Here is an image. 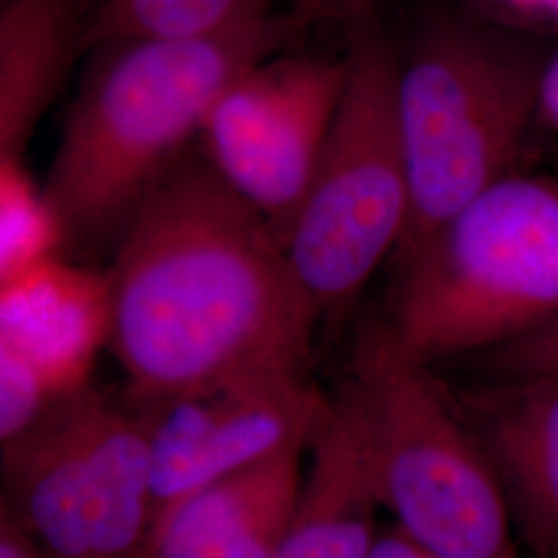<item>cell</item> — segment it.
Here are the masks:
<instances>
[{
    "label": "cell",
    "instance_id": "obj_14",
    "mask_svg": "<svg viewBox=\"0 0 558 558\" xmlns=\"http://www.w3.org/2000/svg\"><path fill=\"white\" fill-rule=\"evenodd\" d=\"M77 0H9L0 13V160L21 158L83 48Z\"/></svg>",
    "mask_w": 558,
    "mask_h": 558
},
{
    "label": "cell",
    "instance_id": "obj_22",
    "mask_svg": "<svg viewBox=\"0 0 558 558\" xmlns=\"http://www.w3.org/2000/svg\"><path fill=\"white\" fill-rule=\"evenodd\" d=\"M368 558H437L424 548H420L416 542L403 536L396 527L393 534L379 536L371 557Z\"/></svg>",
    "mask_w": 558,
    "mask_h": 558
},
{
    "label": "cell",
    "instance_id": "obj_17",
    "mask_svg": "<svg viewBox=\"0 0 558 558\" xmlns=\"http://www.w3.org/2000/svg\"><path fill=\"white\" fill-rule=\"evenodd\" d=\"M468 360H476L484 379L558 377V325Z\"/></svg>",
    "mask_w": 558,
    "mask_h": 558
},
{
    "label": "cell",
    "instance_id": "obj_10",
    "mask_svg": "<svg viewBox=\"0 0 558 558\" xmlns=\"http://www.w3.org/2000/svg\"><path fill=\"white\" fill-rule=\"evenodd\" d=\"M456 399L497 472L519 542L534 558H558V377L482 379Z\"/></svg>",
    "mask_w": 558,
    "mask_h": 558
},
{
    "label": "cell",
    "instance_id": "obj_8",
    "mask_svg": "<svg viewBox=\"0 0 558 558\" xmlns=\"http://www.w3.org/2000/svg\"><path fill=\"white\" fill-rule=\"evenodd\" d=\"M348 52L276 54L244 69L203 122L197 151L286 244L317 170Z\"/></svg>",
    "mask_w": 558,
    "mask_h": 558
},
{
    "label": "cell",
    "instance_id": "obj_1",
    "mask_svg": "<svg viewBox=\"0 0 558 558\" xmlns=\"http://www.w3.org/2000/svg\"><path fill=\"white\" fill-rule=\"evenodd\" d=\"M110 348L126 396L158 401L253 373H304L319 319L259 211L189 151L122 226Z\"/></svg>",
    "mask_w": 558,
    "mask_h": 558
},
{
    "label": "cell",
    "instance_id": "obj_11",
    "mask_svg": "<svg viewBox=\"0 0 558 558\" xmlns=\"http://www.w3.org/2000/svg\"><path fill=\"white\" fill-rule=\"evenodd\" d=\"M110 333L108 271L54 257L0 283V354L32 368L54 398L92 383Z\"/></svg>",
    "mask_w": 558,
    "mask_h": 558
},
{
    "label": "cell",
    "instance_id": "obj_15",
    "mask_svg": "<svg viewBox=\"0 0 558 558\" xmlns=\"http://www.w3.org/2000/svg\"><path fill=\"white\" fill-rule=\"evenodd\" d=\"M276 0H101L83 48L126 38H207L274 15Z\"/></svg>",
    "mask_w": 558,
    "mask_h": 558
},
{
    "label": "cell",
    "instance_id": "obj_19",
    "mask_svg": "<svg viewBox=\"0 0 558 558\" xmlns=\"http://www.w3.org/2000/svg\"><path fill=\"white\" fill-rule=\"evenodd\" d=\"M385 0H292V15L306 25L315 21L368 20Z\"/></svg>",
    "mask_w": 558,
    "mask_h": 558
},
{
    "label": "cell",
    "instance_id": "obj_9",
    "mask_svg": "<svg viewBox=\"0 0 558 558\" xmlns=\"http://www.w3.org/2000/svg\"><path fill=\"white\" fill-rule=\"evenodd\" d=\"M137 405L149 428L156 527L201 488L308 447L329 398L304 373H253Z\"/></svg>",
    "mask_w": 558,
    "mask_h": 558
},
{
    "label": "cell",
    "instance_id": "obj_2",
    "mask_svg": "<svg viewBox=\"0 0 558 558\" xmlns=\"http://www.w3.org/2000/svg\"><path fill=\"white\" fill-rule=\"evenodd\" d=\"M306 27L274 13L207 38L94 46L44 184L66 242L120 234L149 189L193 151L221 92Z\"/></svg>",
    "mask_w": 558,
    "mask_h": 558
},
{
    "label": "cell",
    "instance_id": "obj_20",
    "mask_svg": "<svg viewBox=\"0 0 558 558\" xmlns=\"http://www.w3.org/2000/svg\"><path fill=\"white\" fill-rule=\"evenodd\" d=\"M0 558H44L36 542L2 505H0Z\"/></svg>",
    "mask_w": 558,
    "mask_h": 558
},
{
    "label": "cell",
    "instance_id": "obj_18",
    "mask_svg": "<svg viewBox=\"0 0 558 558\" xmlns=\"http://www.w3.org/2000/svg\"><path fill=\"white\" fill-rule=\"evenodd\" d=\"M470 9L527 36L558 34V0H468Z\"/></svg>",
    "mask_w": 558,
    "mask_h": 558
},
{
    "label": "cell",
    "instance_id": "obj_21",
    "mask_svg": "<svg viewBox=\"0 0 558 558\" xmlns=\"http://www.w3.org/2000/svg\"><path fill=\"white\" fill-rule=\"evenodd\" d=\"M539 119L558 131V52L550 54L539 87Z\"/></svg>",
    "mask_w": 558,
    "mask_h": 558
},
{
    "label": "cell",
    "instance_id": "obj_12",
    "mask_svg": "<svg viewBox=\"0 0 558 558\" xmlns=\"http://www.w3.org/2000/svg\"><path fill=\"white\" fill-rule=\"evenodd\" d=\"M292 445L179 502L156 523L145 558H274L302 490Z\"/></svg>",
    "mask_w": 558,
    "mask_h": 558
},
{
    "label": "cell",
    "instance_id": "obj_7",
    "mask_svg": "<svg viewBox=\"0 0 558 558\" xmlns=\"http://www.w3.org/2000/svg\"><path fill=\"white\" fill-rule=\"evenodd\" d=\"M2 488L44 558L147 557L156 505L141 405L92 383L60 398L2 442Z\"/></svg>",
    "mask_w": 558,
    "mask_h": 558
},
{
    "label": "cell",
    "instance_id": "obj_13",
    "mask_svg": "<svg viewBox=\"0 0 558 558\" xmlns=\"http://www.w3.org/2000/svg\"><path fill=\"white\" fill-rule=\"evenodd\" d=\"M299 505L274 558H368L380 509L366 440L345 389L329 399L308 445Z\"/></svg>",
    "mask_w": 558,
    "mask_h": 558
},
{
    "label": "cell",
    "instance_id": "obj_4",
    "mask_svg": "<svg viewBox=\"0 0 558 558\" xmlns=\"http://www.w3.org/2000/svg\"><path fill=\"white\" fill-rule=\"evenodd\" d=\"M385 323L426 364L558 325V177L519 170L468 203L398 263Z\"/></svg>",
    "mask_w": 558,
    "mask_h": 558
},
{
    "label": "cell",
    "instance_id": "obj_6",
    "mask_svg": "<svg viewBox=\"0 0 558 558\" xmlns=\"http://www.w3.org/2000/svg\"><path fill=\"white\" fill-rule=\"evenodd\" d=\"M348 81L317 170L286 239V255L320 315L359 296L398 253L410 220L399 135L398 48L366 25L348 50Z\"/></svg>",
    "mask_w": 558,
    "mask_h": 558
},
{
    "label": "cell",
    "instance_id": "obj_3",
    "mask_svg": "<svg viewBox=\"0 0 558 558\" xmlns=\"http://www.w3.org/2000/svg\"><path fill=\"white\" fill-rule=\"evenodd\" d=\"M550 54L470 7L422 17L398 48L399 135L410 220L396 265L495 182L519 172Z\"/></svg>",
    "mask_w": 558,
    "mask_h": 558
},
{
    "label": "cell",
    "instance_id": "obj_16",
    "mask_svg": "<svg viewBox=\"0 0 558 558\" xmlns=\"http://www.w3.org/2000/svg\"><path fill=\"white\" fill-rule=\"evenodd\" d=\"M66 232L21 158L0 160V283L59 257Z\"/></svg>",
    "mask_w": 558,
    "mask_h": 558
},
{
    "label": "cell",
    "instance_id": "obj_5",
    "mask_svg": "<svg viewBox=\"0 0 558 558\" xmlns=\"http://www.w3.org/2000/svg\"><path fill=\"white\" fill-rule=\"evenodd\" d=\"M430 366L401 348L385 319L360 329L343 389L359 414L380 509L437 558H521L497 472Z\"/></svg>",
    "mask_w": 558,
    "mask_h": 558
}]
</instances>
